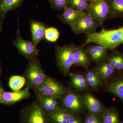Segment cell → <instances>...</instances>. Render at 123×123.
<instances>
[{"label":"cell","mask_w":123,"mask_h":123,"mask_svg":"<svg viewBox=\"0 0 123 123\" xmlns=\"http://www.w3.org/2000/svg\"><path fill=\"white\" fill-rule=\"evenodd\" d=\"M110 9L109 19L123 18V0H108Z\"/></svg>","instance_id":"obj_22"},{"label":"cell","mask_w":123,"mask_h":123,"mask_svg":"<svg viewBox=\"0 0 123 123\" xmlns=\"http://www.w3.org/2000/svg\"><path fill=\"white\" fill-rule=\"evenodd\" d=\"M30 89L26 86L25 89L18 91L8 92L2 90L0 103L12 104L23 99L29 98L31 96Z\"/></svg>","instance_id":"obj_10"},{"label":"cell","mask_w":123,"mask_h":123,"mask_svg":"<svg viewBox=\"0 0 123 123\" xmlns=\"http://www.w3.org/2000/svg\"><path fill=\"white\" fill-rule=\"evenodd\" d=\"M68 89L59 82L51 77L47 76L39 86L34 90L37 95H44L61 99L65 95Z\"/></svg>","instance_id":"obj_5"},{"label":"cell","mask_w":123,"mask_h":123,"mask_svg":"<svg viewBox=\"0 0 123 123\" xmlns=\"http://www.w3.org/2000/svg\"><path fill=\"white\" fill-rule=\"evenodd\" d=\"M82 45L76 48L74 56L73 65L87 68L92 60L87 50Z\"/></svg>","instance_id":"obj_14"},{"label":"cell","mask_w":123,"mask_h":123,"mask_svg":"<svg viewBox=\"0 0 123 123\" xmlns=\"http://www.w3.org/2000/svg\"><path fill=\"white\" fill-rule=\"evenodd\" d=\"M84 123H102V116L100 115L90 114L86 118Z\"/></svg>","instance_id":"obj_30"},{"label":"cell","mask_w":123,"mask_h":123,"mask_svg":"<svg viewBox=\"0 0 123 123\" xmlns=\"http://www.w3.org/2000/svg\"><path fill=\"white\" fill-rule=\"evenodd\" d=\"M36 96L38 103L48 114L55 111L60 107L58 99L56 98L44 95Z\"/></svg>","instance_id":"obj_17"},{"label":"cell","mask_w":123,"mask_h":123,"mask_svg":"<svg viewBox=\"0 0 123 123\" xmlns=\"http://www.w3.org/2000/svg\"><path fill=\"white\" fill-rule=\"evenodd\" d=\"M96 0H88V1H89L90 3L94 2V1Z\"/></svg>","instance_id":"obj_33"},{"label":"cell","mask_w":123,"mask_h":123,"mask_svg":"<svg viewBox=\"0 0 123 123\" xmlns=\"http://www.w3.org/2000/svg\"><path fill=\"white\" fill-rule=\"evenodd\" d=\"M13 44L17 49L18 52L29 61L37 58L38 55L39 50L36 48L33 42L25 40L21 38L18 29Z\"/></svg>","instance_id":"obj_9"},{"label":"cell","mask_w":123,"mask_h":123,"mask_svg":"<svg viewBox=\"0 0 123 123\" xmlns=\"http://www.w3.org/2000/svg\"><path fill=\"white\" fill-rule=\"evenodd\" d=\"M67 123H82L80 118L73 115Z\"/></svg>","instance_id":"obj_31"},{"label":"cell","mask_w":123,"mask_h":123,"mask_svg":"<svg viewBox=\"0 0 123 123\" xmlns=\"http://www.w3.org/2000/svg\"><path fill=\"white\" fill-rule=\"evenodd\" d=\"M71 86L77 91L84 92L88 89L89 86L85 76L80 74L69 73Z\"/></svg>","instance_id":"obj_20"},{"label":"cell","mask_w":123,"mask_h":123,"mask_svg":"<svg viewBox=\"0 0 123 123\" xmlns=\"http://www.w3.org/2000/svg\"><path fill=\"white\" fill-rule=\"evenodd\" d=\"M20 123H50L51 121L47 113L37 102L23 109L20 113Z\"/></svg>","instance_id":"obj_4"},{"label":"cell","mask_w":123,"mask_h":123,"mask_svg":"<svg viewBox=\"0 0 123 123\" xmlns=\"http://www.w3.org/2000/svg\"><path fill=\"white\" fill-rule=\"evenodd\" d=\"M91 43H96L108 50L114 51L123 44V26L118 29L107 30L103 28L98 32L86 35L85 42L82 46Z\"/></svg>","instance_id":"obj_1"},{"label":"cell","mask_w":123,"mask_h":123,"mask_svg":"<svg viewBox=\"0 0 123 123\" xmlns=\"http://www.w3.org/2000/svg\"><path fill=\"white\" fill-rule=\"evenodd\" d=\"M26 84V81L24 76L14 75L10 77L9 81L10 87L13 91L21 90L24 85Z\"/></svg>","instance_id":"obj_26"},{"label":"cell","mask_w":123,"mask_h":123,"mask_svg":"<svg viewBox=\"0 0 123 123\" xmlns=\"http://www.w3.org/2000/svg\"><path fill=\"white\" fill-rule=\"evenodd\" d=\"M1 74V68H0V75Z\"/></svg>","instance_id":"obj_34"},{"label":"cell","mask_w":123,"mask_h":123,"mask_svg":"<svg viewBox=\"0 0 123 123\" xmlns=\"http://www.w3.org/2000/svg\"><path fill=\"white\" fill-rule=\"evenodd\" d=\"M108 83L106 90L107 92L115 95L123 102V72H118Z\"/></svg>","instance_id":"obj_11"},{"label":"cell","mask_w":123,"mask_h":123,"mask_svg":"<svg viewBox=\"0 0 123 123\" xmlns=\"http://www.w3.org/2000/svg\"><path fill=\"white\" fill-rule=\"evenodd\" d=\"M24 77L26 81V86L30 89L35 90L43 84L47 75L39 61L36 58L29 61Z\"/></svg>","instance_id":"obj_3"},{"label":"cell","mask_w":123,"mask_h":123,"mask_svg":"<svg viewBox=\"0 0 123 123\" xmlns=\"http://www.w3.org/2000/svg\"><path fill=\"white\" fill-rule=\"evenodd\" d=\"M76 47L74 44H70L63 46L56 45L55 47L57 66L65 76L69 74L70 69L73 65L74 56Z\"/></svg>","instance_id":"obj_2"},{"label":"cell","mask_w":123,"mask_h":123,"mask_svg":"<svg viewBox=\"0 0 123 123\" xmlns=\"http://www.w3.org/2000/svg\"><path fill=\"white\" fill-rule=\"evenodd\" d=\"M30 26L32 42L36 47L41 40L44 39L46 26L43 22L31 20Z\"/></svg>","instance_id":"obj_16"},{"label":"cell","mask_w":123,"mask_h":123,"mask_svg":"<svg viewBox=\"0 0 123 123\" xmlns=\"http://www.w3.org/2000/svg\"><path fill=\"white\" fill-rule=\"evenodd\" d=\"M60 16L61 21L64 24H68L71 26L80 17L84 12L76 10L72 8L66 7Z\"/></svg>","instance_id":"obj_19"},{"label":"cell","mask_w":123,"mask_h":123,"mask_svg":"<svg viewBox=\"0 0 123 123\" xmlns=\"http://www.w3.org/2000/svg\"><path fill=\"white\" fill-rule=\"evenodd\" d=\"M90 4L88 0H68L66 7L86 12Z\"/></svg>","instance_id":"obj_27"},{"label":"cell","mask_w":123,"mask_h":123,"mask_svg":"<svg viewBox=\"0 0 123 123\" xmlns=\"http://www.w3.org/2000/svg\"><path fill=\"white\" fill-rule=\"evenodd\" d=\"M68 0H48L52 8L57 10H61L66 7Z\"/></svg>","instance_id":"obj_29"},{"label":"cell","mask_w":123,"mask_h":123,"mask_svg":"<svg viewBox=\"0 0 123 123\" xmlns=\"http://www.w3.org/2000/svg\"><path fill=\"white\" fill-rule=\"evenodd\" d=\"M121 123H123V121H121Z\"/></svg>","instance_id":"obj_35"},{"label":"cell","mask_w":123,"mask_h":123,"mask_svg":"<svg viewBox=\"0 0 123 123\" xmlns=\"http://www.w3.org/2000/svg\"><path fill=\"white\" fill-rule=\"evenodd\" d=\"M102 123H121L118 110L114 107L106 108L102 115Z\"/></svg>","instance_id":"obj_24"},{"label":"cell","mask_w":123,"mask_h":123,"mask_svg":"<svg viewBox=\"0 0 123 123\" xmlns=\"http://www.w3.org/2000/svg\"><path fill=\"white\" fill-rule=\"evenodd\" d=\"M83 96L86 108L90 114L101 115L103 113L106 108L98 99L89 92Z\"/></svg>","instance_id":"obj_12"},{"label":"cell","mask_w":123,"mask_h":123,"mask_svg":"<svg viewBox=\"0 0 123 123\" xmlns=\"http://www.w3.org/2000/svg\"></svg>","instance_id":"obj_36"},{"label":"cell","mask_w":123,"mask_h":123,"mask_svg":"<svg viewBox=\"0 0 123 123\" xmlns=\"http://www.w3.org/2000/svg\"><path fill=\"white\" fill-rule=\"evenodd\" d=\"M86 12L102 26L110 17V7L108 0H96L90 3Z\"/></svg>","instance_id":"obj_8"},{"label":"cell","mask_w":123,"mask_h":123,"mask_svg":"<svg viewBox=\"0 0 123 123\" xmlns=\"http://www.w3.org/2000/svg\"><path fill=\"white\" fill-rule=\"evenodd\" d=\"M107 60L117 72H123V52L115 51L109 55Z\"/></svg>","instance_id":"obj_25"},{"label":"cell","mask_w":123,"mask_h":123,"mask_svg":"<svg viewBox=\"0 0 123 123\" xmlns=\"http://www.w3.org/2000/svg\"><path fill=\"white\" fill-rule=\"evenodd\" d=\"M59 36V31L55 27H48L45 30L44 39L48 42L51 43L56 42Z\"/></svg>","instance_id":"obj_28"},{"label":"cell","mask_w":123,"mask_h":123,"mask_svg":"<svg viewBox=\"0 0 123 123\" xmlns=\"http://www.w3.org/2000/svg\"><path fill=\"white\" fill-rule=\"evenodd\" d=\"M101 26L89 14L84 12L78 20L70 27L73 32L76 34H85L86 35L95 32Z\"/></svg>","instance_id":"obj_7"},{"label":"cell","mask_w":123,"mask_h":123,"mask_svg":"<svg viewBox=\"0 0 123 123\" xmlns=\"http://www.w3.org/2000/svg\"><path fill=\"white\" fill-rule=\"evenodd\" d=\"M3 90V89L0 86V103L1 100V93H2V91Z\"/></svg>","instance_id":"obj_32"},{"label":"cell","mask_w":123,"mask_h":123,"mask_svg":"<svg viewBox=\"0 0 123 123\" xmlns=\"http://www.w3.org/2000/svg\"><path fill=\"white\" fill-rule=\"evenodd\" d=\"M86 50L92 61L97 64L107 60L109 56L108 49L100 45H91L87 47Z\"/></svg>","instance_id":"obj_15"},{"label":"cell","mask_w":123,"mask_h":123,"mask_svg":"<svg viewBox=\"0 0 123 123\" xmlns=\"http://www.w3.org/2000/svg\"><path fill=\"white\" fill-rule=\"evenodd\" d=\"M61 99L62 108L72 114L79 113L86 108L83 95L72 89H68Z\"/></svg>","instance_id":"obj_6"},{"label":"cell","mask_w":123,"mask_h":123,"mask_svg":"<svg viewBox=\"0 0 123 123\" xmlns=\"http://www.w3.org/2000/svg\"><path fill=\"white\" fill-rule=\"evenodd\" d=\"M23 0H0V30H2L3 20L9 11L17 8L22 4Z\"/></svg>","instance_id":"obj_18"},{"label":"cell","mask_w":123,"mask_h":123,"mask_svg":"<svg viewBox=\"0 0 123 123\" xmlns=\"http://www.w3.org/2000/svg\"><path fill=\"white\" fill-rule=\"evenodd\" d=\"M95 70L102 82L110 80L117 72L107 59L97 64Z\"/></svg>","instance_id":"obj_13"},{"label":"cell","mask_w":123,"mask_h":123,"mask_svg":"<svg viewBox=\"0 0 123 123\" xmlns=\"http://www.w3.org/2000/svg\"><path fill=\"white\" fill-rule=\"evenodd\" d=\"M48 114L53 123H67L73 115L60 107L55 111Z\"/></svg>","instance_id":"obj_21"},{"label":"cell","mask_w":123,"mask_h":123,"mask_svg":"<svg viewBox=\"0 0 123 123\" xmlns=\"http://www.w3.org/2000/svg\"><path fill=\"white\" fill-rule=\"evenodd\" d=\"M85 77L89 87L93 90H98L102 85V82L97 75L95 69H90L87 70Z\"/></svg>","instance_id":"obj_23"}]
</instances>
